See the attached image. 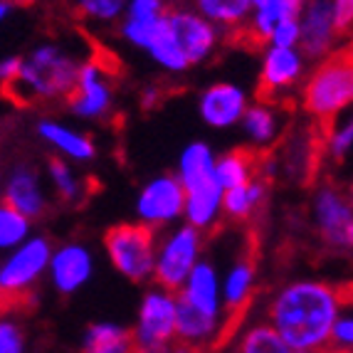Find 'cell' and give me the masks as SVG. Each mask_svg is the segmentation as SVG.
<instances>
[{"mask_svg": "<svg viewBox=\"0 0 353 353\" xmlns=\"http://www.w3.org/2000/svg\"><path fill=\"white\" fill-rule=\"evenodd\" d=\"M205 257V235L190 225L178 223L156 237L151 284L168 292H178L193 267Z\"/></svg>", "mask_w": 353, "mask_h": 353, "instance_id": "obj_4", "label": "cell"}, {"mask_svg": "<svg viewBox=\"0 0 353 353\" xmlns=\"http://www.w3.org/2000/svg\"><path fill=\"white\" fill-rule=\"evenodd\" d=\"M314 235L334 252H348L353 245V203L346 188L339 183H321L309 205Z\"/></svg>", "mask_w": 353, "mask_h": 353, "instance_id": "obj_8", "label": "cell"}, {"mask_svg": "<svg viewBox=\"0 0 353 353\" xmlns=\"http://www.w3.org/2000/svg\"><path fill=\"white\" fill-rule=\"evenodd\" d=\"M353 348V314L351 306L336 316L329 334V351L326 353H351Z\"/></svg>", "mask_w": 353, "mask_h": 353, "instance_id": "obj_35", "label": "cell"}, {"mask_svg": "<svg viewBox=\"0 0 353 353\" xmlns=\"http://www.w3.org/2000/svg\"><path fill=\"white\" fill-rule=\"evenodd\" d=\"M94 270L97 262L92 248L79 240H70L52 248L48 265V279L57 294L72 296L92 282Z\"/></svg>", "mask_w": 353, "mask_h": 353, "instance_id": "obj_14", "label": "cell"}, {"mask_svg": "<svg viewBox=\"0 0 353 353\" xmlns=\"http://www.w3.org/2000/svg\"><path fill=\"white\" fill-rule=\"evenodd\" d=\"M32 235V220L12 210L8 203L0 201V254L10 252Z\"/></svg>", "mask_w": 353, "mask_h": 353, "instance_id": "obj_33", "label": "cell"}, {"mask_svg": "<svg viewBox=\"0 0 353 353\" xmlns=\"http://www.w3.org/2000/svg\"><path fill=\"white\" fill-rule=\"evenodd\" d=\"M168 353H208V351H203V348H195V346H188V343H181V341H176L171 346V351Z\"/></svg>", "mask_w": 353, "mask_h": 353, "instance_id": "obj_41", "label": "cell"}, {"mask_svg": "<svg viewBox=\"0 0 353 353\" xmlns=\"http://www.w3.org/2000/svg\"><path fill=\"white\" fill-rule=\"evenodd\" d=\"M183 205H185V193H183L178 178L173 173L153 176L136 193V223L146 225L153 232H163V230L183 223Z\"/></svg>", "mask_w": 353, "mask_h": 353, "instance_id": "obj_10", "label": "cell"}, {"mask_svg": "<svg viewBox=\"0 0 353 353\" xmlns=\"http://www.w3.org/2000/svg\"><path fill=\"white\" fill-rule=\"evenodd\" d=\"M165 25H168L173 40L185 54L190 67L205 65L208 59L215 57V52L225 40L223 32L208 23L205 18H201L188 3H173L168 15H165Z\"/></svg>", "mask_w": 353, "mask_h": 353, "instance_id": "obj_12", "label": "cell"}, {"mask_svg": "<svg viewBox=\"0 0 353 353\" xmlns=\"http://www.w3.org/2000/svg\"><path fill=\"white\" fill-rule=\"evenodd\" d=\"M20 3H32V0H15V6H20Z\"/></svg>", "mask_w": 353, "mask_h": 353, "instance_id": "obj_43", "label": "cell"}, {"mask_svg": "<svg viewBox=\"0 0 353 353\" xmlns=\"http://www.w3.org/2000/svg\"><path fill=\"white\" fill-rule=\"evenodd\" d=\"M245 134L250 151L265 153L272 146H277V141L284 134V112L282 104L270 99H254L248 104L245 114H242L240 124H237Z\"/></svg>", "mask_w": 353, "mask_h": 353, "instance_id": "obj_21", "label": "cell"}, {"mask_svg": "<svg viewBox=\"0 0 353 353\" xmlns=\"http://www.w3.org/2000/svg\"><path fill=\"white\" fill-rule=\"evenodd\" d=\"M0 201L8 203L12 210H18L28 220L35 223L50 208V193L42 183V176L32 163H15L6 173Z\"/></svg>", "mask_w": 353, "mask_h": 353, "instance_id": "obj_15", "label": "cell"}, {"mask_svg": "<svg viewBox=\"0 0 353 353\" xmlns=\"http://www.w3.org/2000/svg\"><path fill=\"white\" fill-rule=\"evenodd\" d=\"M52 242L45 235H30L18 248L3 254L0 259V289L6 304H25L40 282L48 277Z\"/></svg>", "mask_w": 353, "mask_h": 353, "instance_id": "obj_5", "label": "cell"}, {"mask_svg": "<svg viewBox=\"0 0 353 353\" xmlns=\"http://www.w3.org/2000/svg\"><path fill=\"white\" fill-rule=\"evenodd\" d=\"M77 20L97 30L117 28L129 0H67Z\"/></svg>", "mask_w": 353, "mask_h": 353, "instance_id": "obj_30", "label": "cell"}, {"mask_svg": "<svg viewBox=\"0 0 353 353\" xmlns=\"http://www.w3.org/2000/svg\"><path fill=\"white\" fill-rule=\"evenodd\" d=\"M35 134L50 151L62 161H70L74 165H87L97 159V141L92 139V134H87L84 129L59 121L54 117H42L37 119Z\"/></svg>", "mask_w": 353, "mask_h": 353, "instance_id": "obj_16", "label": "cell"}, {"mask_svg": "<svg viewBox=\"0 0 353 353\" xmlns=\"http://www.w3.org/2000/svg\"><path fill=\"white\" fill-rule=\"evenodd\" d=\"M201 18L223 32L225 37H242L250 20V0H190Z\"/></svg>", "mask_w": 353, "mask_h": 353, "instance_id": "obj_23", "label": "cell"}, {"mask_svg": "<svg viewBox=\"0 0 353 353\" xmlns=\"http://www.w3.org/2000/svg\"><path fill=\"white\" fill-rule=\"evenodd\" d=\"M20 67V54H10V57L0 59V94H6L10 84L15 82Z\"/></svg>", "mask_w": 353, "mask_h": 353, "instance_id": "obj_38", "label": "cell"}, {"mask_svg": "<svg viewBox=\"0 0 353 353\" xmlns=\"http://www.w3.org/2000/svg\"><path fill=\"white\" fill-rule=\"evenodd\" d=\"M353 101V59L351 50L341 48L329 57L314 62L299 87V104L314 124L326 126L346 117Z\"/></svg>", "mask_w": 353, "mask_h": 353, "instance_id": "obj_3", "label": "cell"}, {"mask_svg": "<svg viewBox=\"0 0 353 353\" xmlns=\"http://www.w3.org/2000/svg\"><path fill=\"white\" fill-rule=\"evenodd\" d=\"M257 265L250 254H240L220 272V294L230 321H237L257 296Z\"/></svg>", "mask_w": 353, "mask_h": 353, "instance_id": "obj_20", "label": "cell"}, {"mask_svg": "<svg viewBox=\"0 0 353 353\" xmlns=\"http://www.w3.org/2000/svg\"><path fill=\"white\" fill-rule=\"evenodd\" d=\"M65 104L72 117L79 121H89V124L106 121L114 114L117 89H114L112 72L99 54L79 62L74 87H72Z\"/></svg>", "mask_w": 353, "mask_h": 353, "instance_id": "obj_9", "label": "cell"}, {"mask_svg": "<svg viewBox=\"0 0 353 353\" xmlns=\"http://www.w3.org/2000/svg\"><path fill=\"white\" fill-rule=\"evenodd\" d=\"M176 301L198 314H205V316L212 319H228L230 321L223 306V294H220V270L208 257H203L185 277V282L176 292Z\"/></svg>", "mask_w": 353, "mask_h": 353, "instance_id": "obj_17", "label": "cell"}, {"mask_svg": "<svg viewBox=\"0 0 353 353\" xmlns=\"http://www.w3.org/2000/svg\"><path fill=\"white\" fill-rule=\"evenodd\" d=\"M331 15H334V23L339 28L343 37L351 35V25H353V0H329Z\"/></svg>", "mask_w": 353, "mask_h": 353, "instance_id": "obj_37", "label": "cell"}, {"mask_svg": "<svg viewBox=\"0 0 353 353\" xmlns=\"http://www.w3.org/2000/svg\"><path fill=\"white\" fill-rule=\"evenodd\" d=\"M346 37L339 32L329 0H306L299 12V50L309 62L329 57L343 48Z\"/></svg>", "mask_w": 353, "mask_h": 353, "instance_id": "obj_13", "label": "cell"}, {"mask_svg": "<svg viewBox=\"0 0 353 353\" xmlns=\"http://www.w3.org/2000/svg\"><path fill=\"white\" fill-rule=\"evenodd\" d=\"M309 72V59L299 48H274L265 45L259 59L257 92L259 99H270L282 104L292 94H296Z\"/></svg>", "mask_w": 353, "mask_h": 353, "instance_id": "obj_11", "label": "cell"}, {"mask_svg": "<svg viewBox=\"0 0 353 353\" xmlns=\"http://www.w3.org/2000/svg\"><path fill=\"white\" fill-rule=\"evenodd\" d=\"M183 193H185L183 223L198 230L201 235H208V232L220 228V223H223V188L215 178L183 188Z\"/></svg>", "mask_w": 353, "mask_h": 353, "instance_id": "obj_22", "label": "cell"}, {"mask_svg": "<svg viewBox=\"0 0 353 353\" xmlns=\"http://www.w3.org/2000/svg\"><path fill=\"white\" fill-rule=\"evenodd\" d=\"M0 353H28V334L18 316L0 312Z\"/></svg>", "mask_w": 353, "mask_h": 353, "instance_id": "obj_34", "label": "cell"}, {"mask_svg": "<svg viewBox=\"0 0 353 353\" xmlns=\"http://www.w3.org/2000/svg\"><path fill=\"white\" fill-rule=\"evenodd\" d=\"M143 52L148 54V59H151L153 65L159 67V70L168 72V74H185V72L190 70L188 59H185V54H183L181 48L176 45L168 25H163V28L156 32V37L148 42Z\"/></svg>", "mask_w": 353, "mask_h": 353, "instance_id": "obj_32", "label": "cell"}, {"mask_svg": "<svg viewBox=\"0 0 353 353\" xmlns=\"http://www.w3.org/2000/svg\"><path fill=\"white\" fill-rule=\"evenodd\" d=\"M348 309V289L321 277L279 284L265 301L262 319L296 353H326L336 316Z\"/></svg>", "mask_w": 353, "mask_h": 353, "instance_id": "obj_1", "label": "cell"}, {"mask_svg": "<svg viewBox=\"0 0 353 353\" xmlns=\"http://www.w3.org/2000/svg\"><path fill=\"white\" fill-rule=\"evenodd\" d=\"M165 99V89L161 87V84H146V87L141 89V109L143 112H156L161 104H163Z\"/></svg>", "mask_w": 353, "mask_h": 353, "instance_id": "obj_39", "label": "cell"}, {"mask_svg": "<svg viewBox=\"0 0 353 353\" xmlns=\"http://www.w3.org/2000/svg\"><path fill=\"white\" fill-rule=\"evenodd\" d=\"M248 89L235 82H212L198 94V114L210 129H232L250 104Z\"/></svg>", "mask_w": 353, "mask_h": 353, "instance_id": "obj_18", "label": "cell"}, {"mask_svg": "<svg viewBox=\"0 0 353 353\" xmlns=\"http://www.w3.org/2000/svg\"><path fill=\"white\" fill-rule=\"evenodd\" d=\"M270 193V181L262 176L242 183L237 188L223 190V220L230 223H248L262 210Z\"/></svg>", "mask_w": 353, "mask_h": 353, "instance_id": "obj_24", "label": "cell"}, {"mask_svg": "<svg viewBox=\"0 0 353 353\" xmlns=\"http://www.w3.org/2000/svg\"><path fill=\"white\" fill-rule=\"evenodd\" d=\"M45 173H48V183L50 188H52V195L59 203L79 205L87 198V181L79 176L74 163L57 159V156H50L48 165H45Z\"/></svg>", "mask_w": 353, "mask_h": 353, "instance_id": "obj_29", "label": "cell"}, {"mask_svg": "<svg viewBox=\"0 0 353 353\" xmlns=\"http://www.w3.org/2000/svg\"><path fill=\"white\" fill-rule=\"evenodd\" d=\"M159 232L141 223H119L104 232V252L109 265L134 284H151L153 254Z\"/></svg>", "mask_w": 353, "mask_h": 353, "instance_id": "obj_6", "label": "cell"}, {"mask_svg": "<svg viewBox=\"0 0 353 353\" xmlns=\"http://www.w3.org/2000/svg\"><path fill=\"white\" fill-rule=\"evenodd\" d=\"M267 45H274V48H299V18L279 20L272 28Z\"/></svg>", "mask_w": 353, "mask_h": 353, "instance_id": "obj_36", "label": "cell"}, {"mask_svg": "<svg viewBox=\"0 0 353 353\" xmlns=\"http://www.w3.org/2000/svg\"><path fill=\"white\" fill-rule=\"evenodd\" d=\"M82 353H134L131 331L117 321H94L89 324L79 341Z\"/></svg>", "mask_w": 353, "mask_h": 353, "instance_id": "obj_28", "label": "cell"}, {"mask_svg": "<svg viewBox=\"0 0 353 353\" xmlns=\"http://www.w3.org/2000/svg\"><path fill=\"white\" fill-rule=\"evenodd\" d=\"M215 156L210 143L205 141H193L183 148L178 156V165L173 176L178 178L181 188H190L198 183H205L215 178Z\"/></svg>", "mask_w": 353, "mask_h": 353, "instance_id": "obj_26", "label": "cell"}, {"mask_svg": "<svg viewBox=\"0 0 353 353\" xmlns=\"http://www.w3.org/2000/svg\"><path fill=\"white\" fill-rule=\"evenodd\" d=\"M3 309H8V304H6V296H3V289H0V312Z\"/></svg>", "mask_w": 353, "mask_h": 353, "instance_id": "obj_42", "label": "cell"}, {"mask_svg": "<svg viewBox=\"0 0 353 353\" xmlns=\"http://www.w3.org/2000/svg\"><path fill=\"white\" fill-rule=\"evenodd\" d=\"M259 176V156L250 148H232L215 156V181L223 190L237 188Z\"/></svg>", "mask_w": 353, "mask_h": 353, "instance_id": "obj_27", "label": "cell"}, {"mask_svg": "<svg viewBox=\"0 0 353 353\" xmlns=\"http://www.w3.org/2000/svg\"><path fill=\"white\" fill-rule=\"evenodd\" d=\"M12 10H15V3H12V0H0V25L10 18Z\"/></svg>", "mask_w": 353, "mask_h": 353, "instance_id": "obj_40", "label": "cell"}, {"mask_svg": "<svg viewBox=\"0 0 353 353\" xmlns=\"http://www.w3.org/2000/svg\"><path fill=\"white\" fill-rule=\"evenodd\" d=\"M134 353H168L176 343V292L148 284L131 326Z\"/></svg>", "mask_w": 353, "mask_h": 353, "instance_id": "obj_7", "label": "cell"}, {"mask_svg": "<svg viewBox=\"0 0 353 353\" xmlns=\"http://www.w3.org/2000/svg\"><path fill=\"white\" fill-rule=\"evenodd\" d=\"M171 6V0H129L124 15L114 28L119 40H124L134 50H146L148 42L165 25Z\"/></svg>", "mask_w": 353, "mask_h": 353, "instance_id": "obj_19", "label": "cell"}, {"mask_svg": "<svg viewBox=\"0 0 353 353\" xmlns=\"http://www.w3.org/2000/svg\"><path fill=\"white\" fill-rule=\"evenodd\" d=\"M230 353H296L279 339V334L267 324L265 319H248L237 326Z\"/></svg>", "mask_w": 353, "mask_h": 353, "instance_id": "obj_25", "label": "cell"}, {"mask_svg": "<svg viewBox=\"0 0 353 353\" xmlns=\"http://www.w3.org/2000/svg\"><path fill=\"white\" fill-rule=\"evenodd\" d=\"M79 62L82 59L77 57V52L62 42H40L30 52L20 54L18 77L6 97L23 106L67 101L74 87Z\"/></svg>", "mask_w": 353, "mask_h": 353, "instance_id": "obj_2", "label": "cell"}, {"mask_svg": "<svg viewBox=\"0 0 353 353\" xmlns=\"http://www.w3.org/2000/svg\"><path fill=\"white\" fill-rule=\"evenodd\" d=\"M353 148V121L351 117H341L321 126V139H319V159L331 161V163H343Z\"/></svg>", "mask_w": 353, "mask_h": 353, "instance_id": "obj_31", "label": "cell"}]
</instances>
